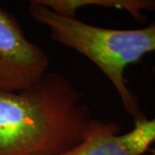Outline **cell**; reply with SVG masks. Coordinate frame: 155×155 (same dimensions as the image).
I'll return each mask as SVG.
<instances>
[{
	"label": "cell",
	"instance_id": "obj_4",
	"mask_svg": "<svg viewBox=\"0 0 155 155\" xmlns=\"http://www.w3.org/2000/svg\"><path fill=\"white\" fill-rule=\"evenodd\" d=\"M132 130L118 134L122 127L114 122H102L81 144L63 155H141L155 142V117L134 121Z\"/></svg>",
	"mask_w": 155,
	"mask_h": 155
},
{
	"label": "cell",
	"instance_id": "obj_5",
	"mask_svg": "<svg viewBox=\"0 0 155 155\" xmlns=\"http://www.w3.org/2000/svg\"><path fill=\"white\" fill-rule=\"evenodd\" d=\"M36 2L46 6L61 16L75 17V12L78 8L88 5H97L106 8L124 9L128 11L134 18L138 21L145 20L142 10H154L153 1H121V0H36Z\"/></svg>",
	"mask_w": 155,
	"mask_h": 155
},
{
	"label": "cell",
	"instance_id": "obj_2",
	"mask_svg": "<svg viewBox=\"0 0 155 155\" xmlns=\"http://www.w3.org/2000/svg\"><path fill=\"white\" fill-rule=\"evenodd\" d=\"M29 13L34 20L49 29L52 40L86 57L110 79L119 95L124 110L134 121L147 118L137 97L127 87L124 70L145 54L155 51V23L138 29L97 27L61 16L31 1Z\"/></svg>",
	"mask_w": 155,
	"mask_h": 155
},
{
	"label": "cell",
	"instance_id": "obj_3",
	"mask_svg": "<svg viewBox=\"0 0 155 155\" xmlns=\"http://www.w3.org/2000/svg\"><path fill=\"white\" fill-rule=\"evenodd\" d=\"M49 57L28 41L17 18L0 6V92L32 87L47 73Z\"/></svg>",
	"mask_w": 155,
	"mask_h": 155
},
{
	"label": "cell",
	"instance_id": "obj_1",
	"mask_svg": "<svg viewBox=\"0 0 155 155\" xmlns=\"http://www.w3.org/2000/svg\"><path fill=\"white\" fill-rule=\"evenodd\" d=\"M84 95L60 72L32 87L0 92V155H63L102 124Z\"/></svg>",
	"mask_w": 155,
	"mask_h": 155
},
{
	"label": "cell",
	"instance_id": "obj_6",
	"mask_svg": "<svg viewBox=\"0 0 155 155\" xmlns=\"http://www.w3.org/2000/svg\"><path fill=\"white\" fill-rule=\"evenodd\" d=\"M148 151L152 153V155H155V148H150Z\"/></svg>",
	"mask_w": 155,
	"mask_h": 155
},
{
	"label": "cell",
	"instance_id": "obj_7",
	"mask_svg": "<svg viewBox=\"0 0 155 155\" xmlns=\"http://www.w3.org/2000/svg\"><path fill=\"white\" fill-rule=\"evenodd\" d=\"M152 72H153V75H154L155 77V66L152 68Z\"/></svg>",
	"mask_w": 155,
	"mask_h": 155
}]
</instances>
